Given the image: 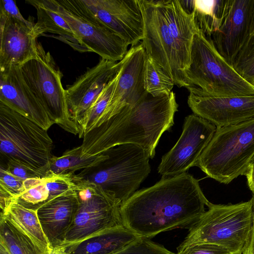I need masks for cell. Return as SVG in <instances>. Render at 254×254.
<instances>
[{
  "mask_svg": "<svg viewBox=\"0 0 254 254\" xmlns=\"http://www.w3.org/2000/svg\"><path fill=\"white\" fill-rule=\"evenodd\" d=\"M209 202L198 181L185 172L136 191L121 204L120 214L126 228L150 239L161 232L189 229Z\"/></svg>",
  "mask_w": 254,
  "mask_h": 254,
  "instance_id": "cell-1",
  "label": "cell"
},
{
  "mask_svg": "<svg viewBox=\"0 0 254 254\" xmlns=\"http://www.w3.org/2000/svg\"><path fill=\"white\" fill-rule=\"evenodd\" d=\"M178 108L173 91L157 97L147 94L86 133L81 156H95L114 146L129 143L143 147L152 159L162 134L174 125Z\"/></svg>",
  "mask_w": 254,
  "mask_h": 254,
  "instance_id": "cell-2",
  "label": "cell"
},
{
  "mask_svg": "<svg viewBox=\"0 0 254 254\" xmlns=\"http://www.w3.org/2000/svg\"><path fill=\"white\" fill-rule=\"evenodd\" d=\"M185 71L190 86L212 97L254 95V85L244 79L215 47L211 38L196 26Z\"/></svg>",
  "mask_w": 254,
  "mask_h": 254,
  "instance_id": "cell-3",
  "label": "cell"
},
{
  "mask_svg": "<svg viewBox=\"0 0 254 254\" xmlns=\"http://www.w3.org/2000/svg\"><path fill=\"white\" fill-rule=\"evenodd\" d=\"M254 158V118L217 127L196 166L207 176L227 185L245 175Z\"/></svg>",
  "mask_w": 254,
  "mask_h": 254,
  "instance_id": "cell-4",
  "label": "cell"
},
{
  "mask_svg": "<svg viewBox=\"0 0 254 254\" xmlns=\"http://www.w3.org/2000/svg\"><path fill=\"white\" fill-rule=\"evenodd\" d=\"M208 210L189 229L179 247L211 244L223 247L233 254H242L250 238L253 225L252 198L236 204L209 202Z\"/></svg>",
  "mask_w": 254,
  "mask_h": 254,
  "instance_id": "cell-5",
  "label": "cell"
},
{
  "mask_svg": "<svg viewBox=\"0 0 254 254\" xmlns=\"http://www.w3.org/2000/svg\"><path fill=\"white\" fill-rule=\"evenodd\" d=\"M47 130L0 102V153L45 177L53 155Z\"/></svg>",
  "mask_w": 254,
  "mask_h": 254,
  "instance_id": "cell-6",
  "label": "cell"
},
{
  "mask_svg": "<svg viewBox=\"0 0 254 254\" xmlns=\"http://www.w3.org/2000/svg\"><path fill=\"white\" fill-rule=\"evenodd\" d=\"M103 153L106 157L97 165L76 174L100 186L122 204L149 174L150 155L141 146L129 143L114 146Z\"/></svg>",
  "mask_w": 254,
  "mask_h": 254,
  "instance_id": "cell-7",
  "label": "cell"
},
{
  "mask_svg": "<svg viewBox=\"0 0 254 254\" xmlns=\"http://www.w3.org/2000/svg\"><path fill=\"white\" fill-rule=\"evenodd\" d=\"M22 77L53 121L65 131L79 134L62 83L63 74L50 52L38 42L34 58L19 66Z\"/></svg>",
  "mask_w": 254,
  "mask_h": 254,
  "instance_id": "cell-8",
  "label": "cell"
},
{
  "mask_svg": "<svg viewBox=\"0 0 254 254\" xmlns=\"http://www.w3.org/2000/svg\"><path fill=\"white\" fill-rule=\"evenodd\" d=\"M78 207L62 244L68 245L95 233L123 225L121 203L100 186L73 174Z\"/></svg>",
  "mask_w": 254,
  "mask_h": 254,
  "instance_id": "cell-9",
  "label": "cell"
},
{
  "mask_svg": "<svg viewBox=\"0 0 254 254\" xmlns=\"http://www.w3.org/2000/svg\"><path fill=\"white\" fill-rule=\"evenodd\" d=\"M55 10L66 21L85 52L101 58L122 61L128 45L117 33L96 18L81 0H49Z\"/></svg>",
  "mask_w": 254,
  "mask_h": 254,
  "instance_id": "cell-10",
  "label": "cell"
},
{
  "mask_svg": "<svg viewBox=\"0 0 254 254\" xmlns=\"http://www.w3.org/2000/svg\"><path fill=\"white\" fill-rule=\"evenodd\" d=\"M144 32L142 45L146 55L179 87L190 86L176 45L158 0H138Z\"/></svg>",
  "mask_w": 254,
  "mask_h": 254,
  "instance_id": "cell-11",
  "label": "cell"
},
{
  "mask_svg": "<svg viewBox=\"0 0 254 254\" xmlns=\"http://www.w3.org/2000/svg\"><path fill=\"white\" fill-rule=\"evenodd\" d=\"M216 129L211 123L194 114L187 116L179 139L163 156L158 167V172L162 178L185 173L196 166Z\"/></svg>",
  "mask_w": 254,
  "mask_h": 254,
  "instance_id": "cell-12",
  "label": "cell"
},
{
  "mask_svg": "<svg viewBox=\"0 0 254 254\" xmlns=\"http://www.w3.org/2000/svg\"><path fill=\"white\" fill-rule=\"evenodd\" d=\"M125 59L108 105L92 128L118 113L125 106L135 104L148 94L144 86L146 54L142 43L131 47Z\"/></svg>",
  "mask_w": 254,
  "mask_h": 254,
  "instance_id": "cell-13",
  "label": "cell"
},
{
  "mask_svg": "<svg viewBox=\"0 0 254 254\" xmlns=\"http://www.w3.org/2000/svg\"><path fill=\"white\" fill-rule=\"evenodd\" d=\"M188 104L193 114L208 121L216 128L236 125L254 118V95L212 97L200 93L194 86Z\"/></svg>",
  "mask_w": 254,
  "mask_h": 254,
  "instance_id": "cell-14",
  "label": "cell"
},
{
  "mask_svg": "<svg viewBox=\"0 0 254 254\" xmlns=\"http://www.w3.org/2000/svg\"><path fill=\"white\" fill-rule=\"evenodd\" d=\"M100 21L135 46L143 38L144 23L138 0H81Z\"/></svg>",
  "mask_w": 254,
  "mask_h": 254,
  "instance_id": "cell-15",
  "label": "cell"
},
{
  "mask_svg": "<svg viewBox=\"0 0 254 254\" xmlns=\"http://www.w3.org/2000/svg\"><path fill=\"white\" fill-rule=\"evenodd\" d=\"M124 59L118 62L101 58L65 89L68 108L78 125L86 111L120 70Z\"/></svg>",
  "mask_w": 254,
  "mask_h": 254,
  "instance_id": "cell-16",
  "label": "cell"
},
{
  "mask_svg": "<svg viewBox=\"0 0 254 254\" xmlns=\"http://www.w3.org/2000/svg\"><path fill=\"white\" fill-rule=\"evenodd\" d=\"M0 102L46 130L55 124L26 84L19 65L0 68Z\"/></svg>",
  "mask_w": 254,
  "mask_h": 254,
  "instance_id": "cell-17",
  "label": "cell"
},
{
  "mask_svg": "<svg viewBox=\"0 0 254 254\" xmlns=\"http://www.w3.org/2000/svg\"><path fill=\"white\" fill-rule=\"evenodd\" d=\"M0 14V68L21 65L34 58L39 35L35 23Z\"/></svg>",
  "mask_w": 254,
  "mask_h": 254,
  "instance_id": "cell-18",
  "label": "cell"
},
{
  "mask_svg": "<svg viewBox=\"0 0 254 254\" xmlns=\"http://www.w3.org/2000/svg\"><path fill=\"white\" fill-rule=\"evenodd\" d=\"M254 0H232L220 28L211 38L219 54L231 65L250 35Z\"/></svg>",
  "mask_w": 254,
  "mask_h": 254,
  "instance_id": "cell-19",
  "label": "cell"
},
{
  "mask_svg": "<svg viewBox=\"0 0 254 254\" xmlns=\"http://www.w3.org/2000/svg\"><path fill=\"white\" fill-rule=\"evenodd\" d=\"M78 204L74 190L50 200L37 209L42 229L51 246L63 243Z\"/></svg>",
  "mask_w": 254,
  "mask_h": 254,
  "instance_id": "cell-20",
  "label": "cell"
},
{
  "mask_svg": "<svg viewBox=\"0 0 254 254\" xmlns=\"http://www.w3.org/2000/svg\"><path fill=\"white\" fill-rule=\"evenodd\" d=\"M158 2L174 40L185 71L190 64L191 46L196 27L193 12L190 14L185 11L179 0H159Z\"/></svg>",
  "mask_w": 254,
  "mask_h": 254,
  "instance_id": "cell-21",
  "label": "cell"
},
{
  "mask_svg": "<svg viewBox=\"0 0 254 254\" xmlns=\"http://www.w3.org/2000/svg\"><path fill=\"white\" fill-rule=\"evenodd\" d=\"M139 238L122 225L103 230L75 243L65 245L68 254H113Z\"/></svg>",
  "mask_w": 254,
  "mask_h": 254,
  "instance_id": "cell-22",
  "label": "cell"
},
{
  "mask_svg": "<svg viewBox=\"0 0 254 254\" xmlns=\"http://www.w3.org/2000/svg\"><path fill=\"white\" fill-rule=\"evenodd\" d=\"M26 3L32 5L37 10V21L34 29L39 36L47 32L56 34L74 50L85 52L68 23L55 10L49 0H27Z\"/></svg>",
  "mask_w": 254,
  "mask_h": 254,
  "instance_id": "cell-23",
  "label": "cell"
},
{
  "mask_svg": "<svg viewBox=\"0 0 254 254\" xmlns=\"http://www.w3.org/2000/svg\"><path fill=\"white\" fill-rule=\"evenodd\" d=\"M0 215L5 216L31 239L43 254L47 253L51 246L42 229L37 209L28 207L15 199L7 210Z\"/></svg>",
  "mask_w": 254,
  "mask_h": 254,
  "instance_id": "cell-24",
  "label": "cell"
},
{
  "mask_svg": "<svg viewBox=\"0 0 254 254\" xmlns=\"http://www.w3.org/2000/svg\"><path fill=\"white\" fill-rule=\"evenodd\" d=\"M232 0H194L195 25L207 37H211L222 25Z\"/></svg>",
  "mask_w": 254,
  "mask_h": 254,
  "instance_id": "cell-25",
  "label": "cell"
},
{
  "mask_svg": "<svg viewBox=\"0 0 254 254\" xmlns=\"http://www.w3.org/2000/svg\"><path fill=\"white\" fill-rule=\"evenodd\" d=\"M81 145L65 151L62 156H53L46 175L56 176L75 174L97 165L106 157L105 153L90 157L81 156Z\"/></svg>",
  "mask_w": 254,
  "mask_h": 254,
  "instance_id": "cell-26",
  "label": "cell"
},
{
  "mask_svg": "<svg viewBox=\"0 0 254 254\" xmlns=\"http://www.w3.org/2000/svg\"><path fill=\"white\" fill-rule=\"evenodd\" d=\"M0 244L10 254H43L31 239L4 215H0Z\"/></svg>",
  "mask_w": 254,
  "mask_h": 254,
  "instance_id": "cell-27",
  "label": "cell"
},
{
  "mask_svg": "<svg viewBox=\"0 0 254 254\" xmlns=\"http://www.w3.org/2000/svg\"><path fill=\"white\" fill-rule=\"evenodd\" d=\"M144 81L146 91L154 97L170 94L175 85L164 70L147 55Z\"/></svg>",
  "mask_w": 254,
  "mask_h": 254,
  "instance_id": "cell-28",
  "label": "cell"
},
{
  "mask_svg": "<svg viewBox=\"0 0 254 254\" xmlns=\"http://www.w3.org/2000/svg\"><path fill=\"white\" fill-rule=\"evenodd\" d=\"M118 75L119 72L102 91L78 123L79 129L78 136L80 138H83L86 133L92 129L105 111L110 102Z\"/></svg>",
  "mask_w": 254,
  "mask_h": 254,
  "instance_id": "cell-29",
  "label": "cell"
},
{
  "mask_svg": "<svg viewBox=\"0 0 254 254\" xmlns=\"http://www.w3.org/2000/svg\"><path fill=\"white\" fill-rule=\"evenodd\" d=\"M24 186V192L16 200L25 206L37 209L49 201L45 177L25 180Z\"/></svg>",
  "mask_w": 254,
  "mask_h": 254,
  "instance_id": "cell-30",
  "label": "cell"
},
{
  "mask_svg": "<svg viewBox=\"0 0 254 254\" xmlns=\"http://www.w3.org/2000/svg\"><path fill=\"white\" fill-rule=\"evenodd\" d=\"M232 66L244 79L254 85V35H250Z\"/></svg>",
  "mask_w": 254,
  "mask_h": 254,
  "instance_id": "cell-31",
  "label": "cell"
},
{
  "mask_svg": "<svg viewBox=\"0 0 254 254\" xmlns=\"http://www.w3.org/2000/svg\"><path fill=\"white\" fill-rule=\"evenodd\" d=\"M113 254H176L149 239L139 238L130 245Z\"/></svg>",
  "mask_w": 254,
  "mask_h": 254,
  "instance_id": "cell-32",
  "label": "cell"
},
{
  "mask_svg": "<svg viewBox=\"0 0 254 254\" xmlns=\"http://www.w3.org/2000/svg\"><path fill=\"white\" fill-rule=\"evenodd\" d=\"M0 188H2L15 199L24 191V181L9 173L3 166L0 167Z\"/></svg>",
  "mask_w": 254,
  "mask_h": 254,
  "instance_id": "cell-33",
  "label": "cell"
},
{
  "mask_svg": "<svg viewBox=\"0 0 254 254\" xmlns=\"http://www.w3.org/2000/svg\"><path fill=\"white\" fill-rule=\"evenodd\" d=\"M176 254H233L226 248L211 244H196L178 247Z\"/></svg>",
  "mask_w": 254,
  "mask_h": 254,
  "instance_id": "cell-34",
  "label": "cell"
},
{
  "mask_svg": "<svg viewBox=\"0 0 254 254\" xmlns=\"http://www.w3.org/2000/svg\"><path fill=\"white\" fill-rule=\"evenodd\" d=\"M1 165L9 173L23 181L30 179L44 177L32 169L14 161H5L4 165L2 164Z\"/></svg>",
  "mask_w": 254,
  "mask_h": 254,
  "instance_id": "cell-35",
  "label": "cell"
},
{
  "mask_svg": "<svg viewBox=\"0 0 254 254\" xmlns=\"http://www.w3.org/2000/svg\"><path fill=\"white\" fill-rule=\"evenodd\" d=\"M0 14L17 18L24 22H28L20 12L15 1L13 0H0Z\"/></svg>",
  "mask_w": 254,
  "mask_h": 254,
  "instance_id": "cell-36",
  "label": "cell"
},
{
  "mask_svg": "<svg viewBox=\"0 0 254 254\" xmlns=\"http://www.w3.org/2000/svg\"><path fill=\"white\" fill-rule=\"evenodd\" d=\"M252 199L253 201L252 229L249 243L242 254H254V192H253Z\"/></svg>",
  "mask_w": 254,
  "mask_h": 254,
  "instance_id": "cell-37",
  "label": "cell"
},
{
  "mask_svg": "<svg viewBox=\"0 0 254 254\" xmlns=\"http://www.w3.org/2000/svg\"><path fill=\"white\" fill-rule=\"evenodd\" d=\"M245 176L247 178L249 189L254 192V168L249 167Z\"/></svg>",
  "mask_w": 254,
  "mask_h": 254,
  "instance_id": "cell-38",
  "label": "cell"
},
{
  "mask_svg": "<svg viewBox=\"0 0 254 254\" xmlns=\"http://www.w3.org/2000/svg\"><path fill=\"white\" fill-rule=\"evenodd\" d=\"M46 254H68L66 251L65 245L64 244L51 246Z\"/></svg>",
  "mask_w": 254,
  "mask_h": 254,
  "instance_id": "cell-39",
  "label": "cell"
},
{
  "mask_svg": "<svg viewBox=\"0 0 254 254\" xmlns=\"http://www.w3.org/2000/svg\"><path fill=\"white\" fill-rule=\"evenodd\" d=\"M254 35V4L252 16L251 28H250V35Z\"/></svg>",
  "mask_w": 254,
  "mask_h": 254,
  "instance_id": "cell-40",
  "label": "cell"
},
{
  "mask_svg": "<svg viewBox=\"0 0 254 254\" xmlns=\"http://www.w3.org/2000/svg\"><path fill=\"white\" fill-rule=\"evenodd\" d=\"M0 254H10L5 248L0 244Z\"/></svg>",
  "mask_w": 254,
  "mask_h": 254,
  "instance_id": "cell-41",
  "label": "cell"
},
{
  "mask_svg": "<svg viewBox=\"0 0 254 254\" xmlns=\"http://www.w3.org/2000/svg\"><path fill=\"white\" fill-rule=\"evenodd\" d=\"M249 167H254V158L252 161Z\"/></svg>",
  "mask_w": 254,
  "mask_h": 254,
  "instance_id": "cell-42",
  "label": "cell"
}]
</instances>
